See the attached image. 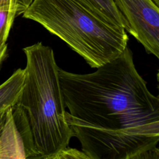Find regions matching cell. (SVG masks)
Listing matches in <instances>:
<instances>
[{
  "label": "cell",
  "instance_id": "7",
  "mask_svg": "<svg viewBox=\"0 0 159 159\" xmlns=\"http://www.w3.org/2000/svg\"><path fill=\"white\" fill-rule=\"evenodd\" d=\"M25 78L24 69L19 68L0 85V115L5 113L17 102Z\"/></svg>",
  "mask_w": 159,
  "mask_h": 159
},
{
  "label": "cell",
  "instance_id": "4",
  "mask_svg": "<svg viewBox=\"0 0 159 159\" xmlns=\"http://www.w3.org/2000/svg\"><path fill=\"white\" fill-rule=\"evenodd\" d=\"M129 32L145 51L159 58V8L153 0H113Z\"/></svg>",
  "mask_w": 159,
  "mask_h": 159
},
{
  "label": "cell",
  "instance_id": "2",
  "mask_svg": "<svg viewBox=\"0 0 159 159\" xmlns=\"http://www.w3.org/2000/svg\"><path fill=\"white\" fill-rule=\"evenodd\" d=\"M23 51L26 57L24 82L12 114L25 159H45L66 148L73 137L65 119L59 67L52 48L42 42Z\"/></svg>",
  "mask_w": 159,
  "mask_h": 159
},
{
  "label": "cell",
  "instance_id": "8",
  "mask_svg": "<svg viewBox=\"0 0 159 159\" xmlns=\"http://www.w3.org/2000/svg\"><path fill=\"white\" fill-rule=\"evenodd\" d=\"M17 14L15 12L0 9V47L5 44Z\"/></svg>",
  "mask_w": 159,
  "mask_h": 159
},
{
  "label": "cell",
  "instance_id": "11",
  "mask_svg": "<svg viewBox=\"0 0 159 159\" xmlns=\"http://www.w3.org/2000/svg\"><path fill=\"white\" fill-rule=\"evenodd\" d=\"M7 56V45L5 44L0 47V65Z\"/></svg>",
  "mask_w": 159,
  "mask_h": 159
},
{
  "label": "cell",
  "instance_id": "5",
  "mask_svg": "<svg viewBox=\"0 0 159 159\" xmlns=\"http://www.w3.org/2000/svg\"><path fill=\"white\" fill-rule=\"evenodd\" d=\"M0 159H25L22 140L17 129L12 107L6 112V120L0 136Z\"/></svg>",
  "mask_w": 159,
  "mask_h": 159
},
{
  "label": "cell",
  "instance_id": "1",
  "mask_svg": "<svg viewBox=\"0 0 159 159\" xmlns=\"http://www.w3.org/2000/svg\"><path fill=\"white\" fill-rule=\"evenodd\" d=\"M65 119L91 159H127L159 142V98L148 89L127 46L94 72L59 68Z\"/></svg>",
  "mask_w": 159,
  "mask_h": 159
},
{
  "label": "cell",
  "instance_id": "6",
  "mask_svg": "<svg viewBox=\"0 0 159 159\" xmlns=\"http://www.w3.org/2000/svg\"><path fill=\"white\" fill-rule=\"evenodd\" d=\"M103 21L126 29L127 25L113 0H77Z\"/></svg>",
  "mask_w": 159,
  "mask_h": 159
},
{
  "label": "cell",
  "instance_id": "3",
  "mask_svg": "<svg viewBox=\"0 0 159 159\" xmlns=\"http://www.w3.org/2000/svg\"><path fill=\"white\" fill-rule=\"evenodd\" d=\"M22 17L40 24L97 68L127 46L124 29L99 18L77 0H33Z\"/></svg>",
  "mask_w": 159,
  "mask_h": 159
},
{
  "label": "cell",
  "instance_id": "9",
  "mask_svg": "<svg viewBox=\"0 0 159 159\" xmlns=\"http://www.w3.org/2000/svg\"><path fill=\"white\" fill-rule=\"evenodd\" d=\"M127 159H159V149L155 147L139 152Z\"/></svg>",
  "mask_w": 159,
  "mask_h": 159
},
{
  "label": "cell",
  "instance_id": "10",
  "mask_svg": "<svg viewBox=\"0 0 159 159\" xmlns=\"http://www.w3.org/2000/svg\"><path fill=\"white\" fill-rule=\"evenodd\" d=\"M60 153L65 159H91L84 153L76 148H66Z\"/></svg>",
  "mask_w": 159,
  "mask_h": 159
},
{
  "label": "cell",
  "instance_id": "13",
  "mask_svg": "<svg viewBox=\"0 0 159 159\" xmlns=\"http://www.w3.org/2000/svg\"><path fill=\"white\" fill-rule=\"evenodd\" d=\"M45 159H65L64 157H63V155L59 153L58 154H56L55 155H53V156H51V157H47Z\"/></svg>",
  "mask_w": 159,
  "mask_h": 159
},
{
  "label": "cell",
  "instance_id": "12",
  "mask_svg": "<svg viewBox=\"0 0 159 159\" xmlns=\"http://www.w3.org/2000/svg\"><path fill=\"white\" fill-rule=\"evenodd\" d=\"M6 112L0 115V136L2 133L6 120Z\"/></svg>",
  "mask_w": 159,
  "mask_h": 159
}]
</instances>
